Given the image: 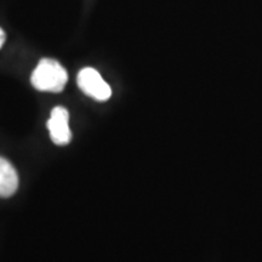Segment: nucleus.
Returning a JSON list of instances; mask_svg holds the SVG:
<instances>
[{"mask_svg":"<svg viewBox=\"0 0 262 262\" xmlns=\"http://www.w3.org/2000/svg\"><path fill=\"white\" fill-rule=\"evenodd\" d=\"M18 188V175L8 159L0 157V198H9Z\"/></svg>","mask_w":262,"mask_h":262,"instance_id":"4","label":"nucleus"},{"mask_svg":"<svg viewBox=\"0 0 262 262\" xmlns=\"http://www.w3.org/2000/svg\"><path fill=\"white\" fill-rule=\"evenodd\" d=\"M79 89L96 101H107L112 96V89L95 68L86 67L79 72L77 78Z\"/></svg>","mask_w":262,"mask_h":262,"instance_id":"2","label":"nucleus"},{"mask_svg":"<svg viewBox=\"0 0 262 262\" xmlns=\"http://www.w3.org/2000/svg\"><path fill=\"white\" fill-rule=\"evenodd\" d=\"M48 129L52 142L57 146H66L72 140L70 127V113L64 107H55L48 120Z\"/></svg>","mask_w":262,"mask_h":262,"instance_id":"3","label":"nucleus"},{"mask_svg":"<svg viewBox=\"0 0 262 262\" xmlns=\"http://www.w3.org/2000/svg\"><path fill=\"white\" fill-rule=\"evenodd\" d=\"M5 40H6V34H5V32L3 31L2 28H0V49L3 48V45H4Z\"/></svg>","mask_w":262,"mask_h":262,"instance_id":"5","label":"nucleus"},{"mask_svg":"<svg viewBox=\"0 0 262 262\" xmlns=\"http://www.w3.org/2000/svg\"><path fill=\"white\" fill-rule=\"evenodd\" d=\"M68 81L66 68L52 58H42L33 71L31 83L35 89L44 93H61Z\"/></svg>","mask_w":262,"mask_h":262,"instance_id":"1","label":"nucleus"}]
</instances>
